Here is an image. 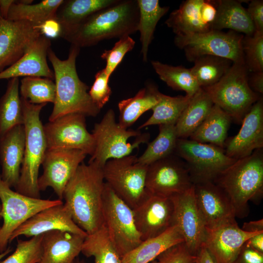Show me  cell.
I'll return each mask as SVG.
<instances>
[{"instance_id": "cell-1", "label": "cell", "mask_w": 263, "mask_h": 263, "mask_svg": "<svg viewBox=\"0 0 263 263\" xmlns=\"http://www.w3.org/2000/svg\"><path fill=\"white\" fill-rule=\"evenodd\" d=\"M105 181L102 168L94 162L82 163L68 182L64 204L74 222L87 234L104 225L102 213Z\"/></svg>"}, {"instance_id": "cell-2", "label": "cell", "mask_w": 263, "mask_h": 263, "mask_svg": "<svg viewBox=\"0 0 263 263\" xmlns=\"http://www.w3.org/2000/svg\"><path fill=\"white\" fill-rule=\"evenodd\" d=\"M138 21L137 1L118 0L62 33L60 37L80 48L91 46L104 39L120 38L134 33Z\"/></svg>"}, {"instance_id": "cell-3", "label": "cell", "mask_w": 263, "mask_h": 263, "mask_svg": "<svg viewBox=\"0 0 263 263\" xmlns=\"http://www.w3.org/2000/svg\"><path fill=\"white\" fill-rule=\"evenodd\" d=\"M80 50V47L71 45L65 60L59 58L51 48L48 50L47 56L53 67L56 85V97L49 121L70 113L96 116L100 111L89 95V87L77 75L76 59Z\"/></svg>"}, {"instance_id": "cell-4", "label": "cell", "mask_w": 263, "mask_h": 263, "mask_svg": "<svg viewBox=\"0 0 263 263\" xmlns=\"http://www.w3.org/2000/svg\"><path fill=\"white\" fill-rule=\"evenodd\" d=\"M228 196L236 217L244 218L249 212L248 202H260L263 195V149L237 159L213 182Z\"/></svg>"}, {"instance_id": "cell-5", "label": "cell", "mask_w": 263, "mask_h": 263, "mask_svg": "<svg viewBox=\"0 0 263 263\" xmlns=\"http://www.w3.org/2000/svg\"><path fill=\"white\" fill-rule=\"evenodd\" d=\"M20 98L24 116L25 143L20 176L15 189L22 194L40 198L38 183L39 169L47 150L40 113L47 104H34L23 98Z\"/></svg>"}, {"instance_id": "cell-6", "label": "cell", "mask_w": 263, "mask_h": 263, "mask_svg": "<svg viewBox=\"0 0 263 263\" xmlns=\"http://www.w3.org/2000/svg\"><path fill=\"white\" fill-rule=\"evenodd\" d=\"M248 72L245 64L233 63L218 82L203 88L214 105L239 124L261 97L250 87Z\"/></svg>"}, {"instance_id": "cell-7", "label": "cell", "mask_w": 263, "mask_h": 263, "mask_svg": "<svg viewBox=\"0 0 263 263\" xmlns=\"http://www.w3.org/2000/svg\"><path fill=\"white\" fill-rule=\"evenodd\" d=\"M92 134L95 148L89 162H94L101 168L112 159L131 155L140 144L146 143L149 134H141L139 130L125 129L115 121L113 109H109L101 120L95 123Z\"/></svg>"}, {"instance_id": "cell-8", "label": "cell", "mask_w": 263, "mask_h": 263, "mask_svg": "<svg viewBox=\"0 0 263 263\" xmlns=\"http://www.w3.org/2000/svg\"><path fill=\"white\" fill-rule=\"evenodd\" d=\"M244 35L229 30L227 32L212 30L194 34L175 36L174 43L185 53L191 62L204 56L227 59L233 63L244 64L242 49Z\"/></svg>"}, {"instance_id": "cell-9", "label": "cell", "mask_w": 263, "mask_h": 263, "mask_svg": "<svg viewBox=\"0 0 263 263\" xmlns=\"http://www.w3.org/2000/svg\"><path fill=\"white\" fill-rule=\"evenodd\" d=\"M174 154L186 163L193 185L213 182L236 160L228 156L223 148L188 138L178 139Z\"/></svg>"}, {"instance_id": "cell-10", "label": "cell", "mask_w": 263, "mask_h": 263, "mask_svg": "<svg viewBox=\"0 0 263 263\" xmlns=\"http://www.w3.org/2000/svg\"><path fill=\"white\" fill-rule=\"evenodd\" d=\"M148 166L139 163L137 157L129 155L108 160L102 168L105 183L132 209L145 197Z\"/></svg>"}, {"instance_id": "cell-11", "label": "cell", "mask_w": 263, "mask_h": 263, "mask_svg": "<svg viewBox=\"0 0 263 263\" xmlns=\"http://www.w3.org/2000/svg\"><path fill=\"white\" fill-rule=\"evenodd\" d=\"M102 213L110 238L122 258L142 242L132 209L105 182Z\"/></svg>"}, {"instance_id": "cell-12", "label": "cell", "mask_w": 263, "mask_h": 263, "mask_svg": "<svg viewBox=\"0 0 263 263\" xmlns=\"http://www.w3.org/2000/svg\"><path fill=\"white\" fill-rule=\"evenodd\" d=\"M0 201L3 221L0 229V254L8 247L13 232L25 221L44 209L63 203L59 199L33 198L14 191L2 180L0 174Z\"/></svg>"}, {"instance_id": "cell-13", "label": "cell", "mask_w": 263, "mask_h": 263, "mask_svg": "<svg viewBox=\"0 0 263 263\" xmlns=\"http://www.w3.org/2000/svg\"><path fill=\"white\" fill-rule=\"evenodd\" d=\"M85 117L82 114L70 113L43 125L47 149L77 150L91 156L95 143L87 130Z\"/></svg>"}, {"instance_id": "cell-14", "label": "cell", "mask_w": 263, "mask_h": 263, "mask_svg": "<svg viewBox=\"0 0 263 263\" xmlns=\"http://www.w3.org/2000/svg\"><path fill=\"white\" fill-rule=\"evenodd\" d=\"M193 186L186 163L176 155L173 154L148 166L145 187L152 194L169 198Z\"/></svg>"}, {"instance_id": "cell-15", "label": "cell", "mask_w": 263, "mask_h": 263, "mask_svg": "<svg viewBox=\"0 0 263 263\" xmlns=\"http://www.w3.org/2000/svg\"><path fill=\"white\" fill-rule=\"evenodd\" d=\"M86 155L77 150L47 149L41 164L43 173L38 179L39 191L50 187L62 200L66 185Z\"/></svg>"}, {"instance_id": "cell-16", "label": "cell", "mask_w": 263, "mask_h": 263, "mask_svg": "<svg viewBox=\"0 0 263 263\" xmlns=\"http://www.w3.org/2000/svg\"><path fill=\"white\" fill-rule=\"evenodd\" d=\"M132 210L142 242L159 236L174 225V207L170 198L148 192Z\"/></svg>"}, {"instance_id": "cell-17", "label": "cell", "mask_w": 263, "mask_h": 263, "mask_svg": "<svg viewBox=\"0 0 263 263\" xmlns=\"http://www.w3.org/2000/svg\"><path fill=\"white\" fill-rule=\"evenodd\" d=\"M169 198L174 207L173 225L178 227L190 252L197 256L204 243L207 228L196 204L193 186Z\"/></svg>"}, {"instance_id": "cell-18", "label": "cell", "mask_w": 263, "mask_h": 263, "mask_svg": "<svg viewBox=\"0 0 263 263\" xmlns=\"http://www.w3.org/2000/svg\"><path fill=\"white\" fill-rule=\"evenodd\" d=\"M216 12V0H187L170 14L165 23L175 36L203 33L212 30Z\"/></svg>"}, {"instance_id": "cell-19", "label": "cell", "mask_w": 263, "mask_h": 263, "mask_svg": "<svg viewBox=\"0 0 263 263\" xmlns=\"http://www.w3.org/2000/svg\"><path fill=\"white\" fill-rule=\"evenodd\" d=\"M39 25L25 20L0 19V73L16 62L42 35Z\"/></svg>"}, {"instance_id": "cell-20", "label": "cell", "mask_w": 263, "mask_h": 263, "mask_svg": "<svg viewBox=\"0 0 263 263\" xmlns=\"http://www.w3.org/2000/svg\"><path fill=\"white\" fill-rule=\"evenodd\" d=\"M193 189L196 204L207 229L236 221L230 199L214 182L194 184Z\"/></svg>"}, {"instance_id": "cell-21", "label": "cell", "mask_w": 263, "mask_h": 263, "mask_svg": "<svg viewBox=\"0 0 263 263\" xmlns=\"http://www.w3.org/2000/svg\"><path fill=\"white\" fill-rule=\"evenodd\" d=\"M238 133L226 139V154L237 160L263 147V100L261 97L245 115Z\"/></svg>"}, {"instance_id": "cell-22", "label": "cell", "mask_w": 263, "mask_h": 263, "mask_svg": "<svg viewBox=\"0 0 263 263\" xmlns=\"http://www.w3.org/2000/svg\"><path fill=\"white\" fill-rule=\"evenodd\" d=\"M52 230H62L86 237L87 234L74 222L64 203L44 209L25 221L12 234L9 243L20 236L27 237Z\"/></svg>"}, {"instance_id": "cell-23", "label": "cell", "mask_w": 263, "mask_h": 263, "mask_svg": "<svg viewBox=\"0 0 263 263\" xmlns=\"http://www.w3.org/2000/svg\"><path fill=\"white\" fill-rule=\"evenodd\" d=\"M258 233L244 231L235 221L207 229L203 245L215 263H232L245 242Z\"/></svg>"}, {"instance_id": "cell-24", "label": "cell", "mask_w": 263, "mask_h": 263, "mask_svg": "<svg viewBox=\"0 0 263 263\" xmlns=\"http://www.w3.org/2000/svg\"><path fill=\"white\" fill-rule=\"evenodd\" d=\"M50 39L41 35L29 46L24 55L14 64L0 73V80L20 76L54 78V73L47 61Z\"/></svg>"}, {"instance_id": "cell-25", "label": "cell", "mask_w": 263, "mask_h": 263, "mask_svg": "<svg viewBox=\"0 0 263 263\" xmlns=\"http://www.w3.org/2000/svg\"><path fill=\"white\" fill-rule=\"evenodd\" d=\"M25 143L23 125L10 129L0 139V176L11 188L16 187L20 176Z\"/></svg>"}, {"instance_id": "cell-26", "label": "cell", "mask_w": 263, "mask_h": 263, "mask_svg": "<svg viewBox=\"0 0 263 263\" xmlns=\"http://www.w3.org/2000/svg\"><path fill=\"white\" fill-rule=\"evenodd\" d=\"M85 237L62 230L43 234L42 254L38 263H74L81 253Z\"/></svg>"}, {"instance_id": "cell-27", "label": "cell", "mask_w": 263, "mask_h": 263, "mask_svg": "<svg viewBox=\"0 0 263 263\" xmlns=\"http://www.w3.org/2000/svg\"><path fill=\"white\" fill-rule=\"evenodd\" d=\"M241 2L235 0H216L217 12L212 30L228 29L246 36L253 34L254 26Z\"/></svg>"}, {"instance_id": "cell-28", "label": "cell", "mask_w": 263, "mask_h": 263, "mask_svg": "<svg viewBox=\"0 0 263 263\" xmlns=\"http://www.w3.org/2000/svg\"><path fill=\"white\" fill-rule=\"evenodd\" d=\"M183 242L178 227L173 225L159 236L143 241L122 257V263H150L168 248Z\"/></svg>"}, {"instance_id": "cell-29", "label": "cell", "mask_w": 263, "mask_h": 263, "mask_svg": "<svg viewBox=\"0 0 263 263\" xmlns=\"http://www.w3.org/2000/svg\"><path fill=\"white\" fill-rule=\"evenodd\" d=\"M232 121L227 113L214 104L207 117L189 139L224 149L228 130Z\"/></svg>"}, {"instance_id": "cell-30", "label": "cell", "mask_w": 263, "mask_h": 263, "mask_svg": "<svg viewBox=\"0 0 263 263\" xmlns=\"http://www.w3.org/2000/svg\"><path fill=\"white\" fill-rule=\"evenodd\" d=\"M118 0H64L57 9L55 19L60 24L62 28V34L78 25L95 12L114 4Z\"/></svg>"}, {"instance_id": "cell-31", "label": "cell", "mask_w": 263, "mask_h": 263, "mask_svg": "<svg viewBox=\"0 0 263 263\" xmlns=\"http://www.w3.org/2000/svg\"><path fill=\"white\" fill-rule=\"evenodd\" d=\"M214 104L201 88L191 97L175 124L178 138H188L202 124Z\"/></svg>"}, {"instance_id": "cell-32", "label": "cell", "mask_w": 263, "mask_h": 263, "mask_svg": "<svg viewBox=\"0 0 263 263\" xmlns=\"http://www.w3.org/2000/svg\"><path fill=\"white\" fill-rule=\"evenodd\" d=\"M159 92L155 85L148 84L134 96L120 101L118 124L125 129L133 125L143 113L156 105Z\"/></svg>"}, {"instance_id": "cell-33", "label": "cell", "mask_w": 263, "mask_h": 263, "mask_svg": "<svg viewBox=\"0 0 263 263\" xmlns=\"http://www.w3.org/2000/svg\"><path fill=\"white\" fill-rule=\"evenodd\" d=\"M23 124L19 80L14 77L9 79L5 92L0 98V139L13 127Z\"/></svg>"}, {"instance_id": "cell-34", "label": "cell", "mask_w": 263, "mask_h": 263, "mask_svg": "<svg viewBox=\"0 0 263 263\" xmlns=\"http://www.w3.org/2000/svg\"><path fill=\"white\" fill-rule=\"evenodd\" d=\"M139 11L138 30L140 33L143 61L148 60L149 46L153 38L156 25L169 11V7L161 6L158 0H137Z\"/></svg>"}, {"instance_id": "cell-35", "label": "cell", "mask_w": 263, "mask_h": 263, "mask_svg": "<svg viewBox=\"0 0 263 263\" xmlns=\"http://www.w3.org/2000/svg\"><path fill=\"white\" fill-rule=\"evenodd\" d=\"M81 252L94 257V263H122L121 258L111 241L104 225L85 238Z\"/></svg>"}, {"instance_id": "cell-36", "label": "cell", "mask_w": 263, "mask_h": 263, "mask_svg": "<svg viewBox=\"0 0 263 263\" xmlns=\"http://www.w3.org/2000/svg\"><path fill=\"white\" fill-rule=\"evenodd\" d=\"M191 97L186 95L170 96L159 92L158 103L151 109L152 115L138 130L154 125H175Z\"/></svg>"}, {"instance_id": "cell-37", "label": "cell", "mask_w": 263, "mask_h": 263, "mask_svg": "<svg viewBox=\"0 0 263 263\" xmlns=\"http://www.w3.org/2000/svg\"><path fill=\"white\" fill-rule=\"evenodd\" d=\"M63 0H43L34 4H24L15 0L8 13L7 19L28 21L38 25L55 19L56 12Z\"/></svg>"}, {"instance_id": "cell-38", "label": "cell", "mask_w": 263, "mask_h": 263, "mask_svg": "<svg viewBox=\"0 0 263 263\" xmlns=\"http://www.w3.org/2000/svg\"><path fill=\"white\" fill-rule=\"evenodd\" d=\"M159 128L157 137L150 143L138 162L148 166L151 164L174 154L179 139L175 125L162 124Z\"/></svg>"}, {"instance_id": "cell-39", "label": "cell", "mask_w": 263, "mask_h": 263, "mask_svg": "<svg viewBox=\"0 0 263 263\" xmlns=\"http://www.w3.org/2000/svg\"><path fill=\"white\" fill-rule=\"evenodd\" d=\"M151 64L159 78L174 90L183 91L186 95L191 97L201 88L190 68L173 66L156 60L151 61Z\"/></svg>"}, {"instance_id": "cell-40", "label": "cell", "mask_w": 263, "mask_h": 263, "mask_svg": "<svg viewBox=\"0 0 263 263\" xmlns=\"http://www.w3.org/2000/svg\"><path fill=\"white\" fill-rule=\"evenodd\" d=\"M190 68L200 88L211 86L218 82L227 73L233 62L226 58L204 56L193 61Z\"/></svg>"}, {"instance_id": "cell-41", "label": "cell", "mask_w": 263, "mask_h": 263, "mask_svg": "<svg viewBox=\"0 0 263 263\" xmlns=\"http://www.w3.org/2000/svg\"><path fill=\"white\" fill-rule=\"evenodd\" d=\"M20 97L34 104L54 103L56 85L52 79L38 76H27L20 81Z\"/></svg>"}, {"instance_id": "cell-42", "label": "cell", "mask_w": 263, "mask_h": 263, "mask_svg": "<svg viewBox=\"0 0 263 263\" xmlns=\"http://www.w3.org/2000/svg\"><path fill=\"white\" fill-rule=\"evenodd\" d=\"M42 237L41 234L28 240L18 239L14 252L0 263H38L42 254Z\"/></svg>"}, {"instance_id": "cell-43", "label": "cell", "mask_w": 263, "mask_h": 263, "mask_svg": "<svg viewBox=\"0 0 263 263\" xmlns=\"http://www.w3.org/2000/svg\"><path fill=\"white\" fill-rule=\"evenodd\" d=\"M242 49L245 65L251 72L263 71V32L244 36Z\"/></svg>"}, {"instance_id": "cell-44", "label": "cell", "mask_w": 263, "mask_h": 263, "mask_svg": "<svg viewBox=\"0 0 263 263\" xmlns=\"http://www.w3.org/2000/svg\"><path fill=\"white\" fill-rule=\"evenodd\" d=\"M135 43L134 40L130 36L124 37L119 38L111 49L105 50L102 54L101 58L106 62L104 69L110 77L125 55L132 50Z\"/></svg>"}, {"instance_id": "cell-45", "label": "cell", "mask_w": 263, "mask_h": 263, "mask_svg": "<svg viewBox=\"0 0 263 263\" xmlns=\"http://www.w3.org/2000/svg\"><path fill=\"white\" fill-rule=\"evenodd\" d=\"M109 78L104 69L100 70L95 74L94 82L88 92L93 103L99 110L108 102L112 93L109 85Z\"/></svg>"}, {"instance_id": "cell-46", "label": "cell", "mask_w": 263, "mask_h": 263, "mask_svg": "<svg viewBox=\"0 0 263 263\" xmlns=\"http://www.w3.org/2000/svg\"><path fill=\"white\" fill-rule=\"evenodd\" d=\"M196 257L183 242L168 248L150 263H194Z\"/></svg>"}, {"instance_id": "cell-47", "label": "cell", "mask_w": 263, "mask_h": 263, "mask_svg": "<svg viewBox=\"0 0 263 263\" xmlns=\"http://www.w3.org/2000/svg\"><path fill=\"white\" fill-rule=\"evenodd\" d=\"M246 10L254 26L255 31L263 32V1L251 0Z\"/></svg>"}, {"instance_id": "cell-48", "label": "cell", "mask_w": 263, "mask_h": 263, "mask_svg": "<svg viewBox=\"0 0 263 263\" xmlns=\"http://www.w3.org/2000/svg\"><path fill=\"white\" fill-rule=\"evenodd\" d=\"M232 263H263V253L251 248L244 243Z\"/></svg>"}, {"instance_id": "cell-49", "label": "cell", "mask_w": 263, "mask_h": 263, "mask_svg": "<svg viewBox=\"0 0 263 263\" xmlns=\"http://www.w3.org/2000/svg\"><path fill=\"white\" fill-rule=\"evenodd\" d=\"M42 35L49 38L60 37L62 28L59 22L55 19H48L38 26Z\"/></svg>"}, {"instance_id": "cell-50", "label": "cell", "mask_w": 263, "mask_h": 263, "mask_svg": "<svg viewBox=\"0 0 263 263\" xmlns=\"http://www.w3.org/2000/svg\"><path fill=\"white\" fill-rule=\"evenodd\" d=\"M248 84L251 89L256 93H263V71L253 72L250 77H248Z\"/></svg>"}, {"instance_id": "cell-51", "label": "cell", "mask_w": 263, "mask_h": 263, "mask_svg": "<svg viewBox=\"0 0 263 263\" xmlns=\"http://www.w3.org/2000/svg\"><path fill=\"white\" fill-rule=\"evenodd\" d=\"M245 244L251 248L263 253V232H259L249 238Z\"/></svg>"}, {"instance_id": "cell-52", "label": "cell", "mask_w": 263, "mask_h": 263, "mask_svg": "<svg viewBox=\"0 0 263 263\" xmlns=\"http://www.w3.org/2000/svg\"><path fill=\"white\" fill-rule=\"evenodd\" d=\"M247 232L257 233L263 231V219L244 222L241 228Z\"/></svg>"}, {"instance_id": "cell-53", "label": "cell", "mask_w": 263, "mask_h": 263, "mask_svg": "<svg viewBox=\"0 0 263 263\" xmlns=\"http://www.w3.org/2000/svg\"><path fill=\"white\" fill-rule=\"evenodd\" d=\"M194 263H215L212 258L203 245L197 255L196 259Z\"/></svg>"}, {"instance_id": "cell-54", "label": "cell", "mask_w": 263, "mask_h": 263, "mask_svg": "<svg viewBox=\"0 0 263 263\" xmlns=\"http://www.w3.org/2000/svg\"><path fill=\"white\" fill-rule=\"evenodd\" d=\"M15 1L14 0H0V11L4 19H7L10 8Z\"/></svg>"}, {"instance_id": "cell-55", "label": "cell", "mask_w": 263, "mask_h": 263, "mask_svg": "<svg viewBox=\"0 0 263 263\" xmlns=\"http://www.w3.org/2000/svg\"><path fill=\"white\" fill-rule=\"evenodd\" d=\"M12 250L13 249L12 248H11L10 246H8L7 249L4 252L0 254V261L8 254L11 253Z\"/></svg>"}, {"instance_id": "cell-56", "label": "cell", "mask_w": 263, "mask_h": 263, "mask_svg": "<svg viewBox=\"0 0 263 263\" xmlns=\"http://www.w3.org/2000/svg\"><path fill=\"white\" fill-rule=\"evenodd\" d=\"M74 263H84L83 262L80 261L78 260H75Z\"/></svg>"}, {"instance_id": "cell-57", "label": "cell", "mask_w": 263, "mask_h": 263, "mask_svg": "<svg viewBox=\"0 0 263 263\" xmlns=\"http://www.w3.org/2000/svg\"><path fill=\"white\" fill-rule=\"evenodd\" d=\"M1 205L0 201V220L2 218L1 216Z\"/></svg>"}, {"instance_id": "cell-58", "label": "cell", "mask_w": 263, "mask_h": 263, "mask_svg": "<svg viewBox=\"0 0 263 263\" xmlns=\"http://www.w3.org/2000/svg\"></svg>"}]
</instances>
